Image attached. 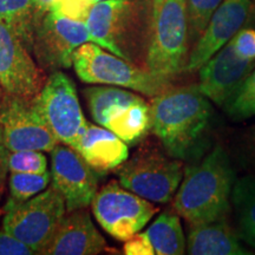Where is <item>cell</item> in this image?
<instances>
[{
    "label": "cell",
    "mask_w": 255,
    "mask_h": 255,
    "mask_svg": "<svg viewBox=\"0 0 255 255\" xmlns=\"http://www.w3.org/2000/svg\"><path fill=\"white\" fill-rule=\"evenodd\" d=\"M124 254L127 255H154L155 251L146 233H136L124 244Z\"/></svg>",
    "instance_id": "30"
},
{
    "label": "cell",
    "mask_w": 255,
    "mask_h": 255,
    "mask_svg": "<svg viewBox=\"0 0 255 255\" xmlns=\"http://www.w3.org/2000/svg\"><path fill=\"white\" fill-rule=\"evenodd\" d=\"M98 124L133 145L151 131V107L141 96L129 91L105 111Z\"/></svg>",
    "instance_id": "18"
},
{
    "label": "cell",
    "mask_w": 255,
    "mask_h": 255,
    "mask_svg": "<svg viewBox=\"0 0 255 255\" xmlns=\"http://www.w3.org/2000/svg\"><path fill=\"white\" fill-rule=\"evenodd\" d=\"M9 173L44 174L47 171L46 156L40 150L8 151Z\"/></svg>",
    "instance_id": "26"
},
{
    "label": "cell",
    "mask_w": 255,
    "mask_h": 255,
    "mask_svg": "<svg viewBox=\"0 0 255 255\" xmlns=\"http://www.w3.org/2000/svg\"><path fill=\"white\" fill-rule=\"evenodd\" d=\"M33 98L5 91L2 94L0 102V127L8 151L50 152L59 143L46 127Z\"/></svg>",
    "instance_id": "11"
},
{
    "label": "cell",
    "mask_w": 255,
    "mask_h": 255,
    "mask_svg": "<svg viewBox=\"0 0 255 255\" xmlns=\"http://www.w3.org/2000/svg\"><path fill=\"white\" fill-rule=\"evenodd\" d=\"M186 251L190 255H248L238 232L226 219L189 225Z\"/></svg>",
    "instance_id": "19"
},
{
    "label": "cell",
    "mask_w": 255,
    "mask_h": 255,
    "mask_svg": "<svg viewBox=\"0 0 255 255\" xmlns=\"http://www.w3.org/2000/svg\"><path fill=\"white\" fill-rule=\"evenodd\" d=\"M38 1H39L41 8H43L44 11L49 12L51 7H52V5L55 4L56 0H38Z\"/></svg>",
    "instance_id": "32"
},
{
    "label": "cell",
    "mask_w": 255,
    "mask_h": 255,
    "mask_svg": "<svg viewBox=\"0 0 255 255\" xmlns=\"http://www.w3.org/2000/svg\"><path fill=\"white\" fill-rule=\"evenodd\" d=\"M2 94H4V90H0V102H1V98H2Z\"/></svg>",
    "instance_id": "33"
},
{
    "label": "cell",
    "mask_w": 255,
    "mask_h": 255,
    "mask_svg": "<svg viewBox=\"0 0 255 255\" xmlns=\"http://www.w3.org/2000/svg\"><path fill=\"white\" fill-rule=\"evenodd\" d=\"M238 55L244 59L255 60V31L252 28H241L240 31L232 38Z\"/></svg>",
    "instance_id": "28"
},
{
    "label": "cell",
    "mask_w": 255,
    "mask_h": 255,
    "mask_svg": "<svg viewBox=\"0 0 255 255\" xmlns=\"http://www.w3.org/2000/svg\"><path fill=\"white\" fill-rule=\"evenodd\" d=\"M51 152L52 186L65 200L66 210L87 208L98 189V174L79 152L68 144L59 143Z\"/></svg>",
    "instance_id": "13"
},
{
    "label": "cell",
    "mask_w": 255,
    "mask_h": 255,
    "mask_svg": "<svg viewBox=\"0 0 255 255\" xmlns=\"http://www.w3.org/2000/svg\"><path fill=\"white\" fill-rule=\"evenodd\" d=\"M255 68V60L241 58L232 40L199 69L200 91L219 107H225Z\"/></svg>",
    "instance_id": "15"
},
{
    "label": "cell",
    "mask_w": 255,
    "mask_h": 255,
    "mask_svg": "<svg viewBox=\"0 0 255 255\" xmlns=\"http://www.w3.org/2000/svg\"><path fill=\"white\" fill-rule=\"evenodd\" d=\"M72 65L82 82L129 89L151 98L171 87L169 79L109 53L95 43L79 46L73 53Z\"/></svg>",
    "instance_id": "5"
},
{
    "label": "cell",
    "mask_w": 255,
    "mask_h": 255,
    "mask_svg": "<svg viewBox=\"0 0 255 255\" xmlns=\"http://www.w3.org/2000/svg\"><path fill=\"white\" fill-rule=\"evenodd\" d=\"M95 4L94 0H56L50 11L85 23L89 12Z\"/></svg>",
    "instance_id": "27"
},
{
    "label": "cell",
    "mask_w": 255,
    "mask_h": 255,
    "mask_svg": "<svg viewBox=\"0 0 255 255\" xmlns=\"http://www.w3.org/2000/svg\"><path fill=\"white\" fill-rule=\"evenodd\" d=\"M151 131L171 157L187 161L205 149L213 109L197 85L174 88L152 97Z\"/></svg>",
    "instance_id": "1"
},
{
    "label": "cell",
    "mask_w": 255,
    "mask_h": 255,
    "mask_svg": "<svg viewBox=\"0 0 255 255\" xmlns=\"http://www.w3.org/2000/svg\"><path fill=\"white\" fill-rule=\"evenodd\" d=\"M45 14L38 0H0V19L15 32L31 53L34 32Z\"/></svg>",
    "instance_id": "20"
},
{
    "label": "cell",
    "mask_w": 255,
    "mask_h": 255,
    "mask_svg": "<svg viewBox=\"0 0 255 255\" xmlns=\"http://www.w3.org/2000/svg\"><path fill=\"white\" fill-rule=\"evenodd\" d=\"M222 0H186L189 44H195Z\"/></svg>",
    "instance_id": "25"
},
{
    "label": "cell",
    "mask_w": 255,
    "mask_h": 255,
    "mask_svg": "<svg viewBox=\"0 0 255 255\" xmlns=\"http://www.w3.org/2000/svg\"><path fill=\"white\" fill-rule=\"evenodd\" d=\"M231 203L238 235L241 241L255 248V176L248 175L235 181Z\"/></svg>",
    "instance_id": "21"
},
{
    "label": "cell",
    "mask_w": 255,
    "mask_h": 255,
    "mask_svg": "<svg viewBox=\"0 0 255 255\" xmlns=\"http://www.w3.org/2000/svg\"><path fill=\"white\" fill-rule=\"evenodd\" d=\"M46 82L45 72L31 57L15 32L0 19V87L5 92L34 97Z\"/></svg>",
    "instance_id": "12"
},
{
    "label": "cell",
    "mask_w": 255,
    "mask_h": 255,
    "mask_svg": "<svg viewBox=\"0 0 255 255\" xmlns=\"http://www.w3.org/2000/svg\"><path fill=\"white\" fill-rule=\"evenodd\" d=\"M105 239L85 208L64 215L43 255H95L104 251Z\"/></svg>",
    "instance_id": "16"
},
{
    "label": "cell",
    "mask_w": 255,
    "mask_h": 255,
    "mask_svg": "<svg viewBox=\"0 0 255 255\" xmlns=\"http://www.w3.org/2000/svg\"><path fill=\"white\" fill-rule=\"evenodd\" d=\"M188 47L186 0H149L144 68L170 81L184 71Z\"/></svg>",
    "instance_id": "4"
},
{
    "label": "cell",
    "mask_w": 255,
    "mask_h": 255,
    "mask_svg": "<svg viewBox=\"0 0 255 255\" xmlns=\"http://www.w3.org/2000/svg\"><path fill=\"white\" fill-rule=\"evenodd\" d=\"M85 43L97 44L84 21L46 12L34 32L32 53L44 72L71 68L73 53Z\"/></svg>",
    "instance_id": "9"
},
{
    "label": "cell",
    "mask_w": 255,
    "mask_h": 255,
    "mask_svg": "<svg viewBox=\"0 0 255 255\" xmlns=\"http://www.w3.org/2000/svg\"><path fill=\"white\" fill-rule=\"evenodd\" d=\"M72 148L98 175L115 170L129 157L126 142L107 128L95 126L88 121Z\"/></svg>",
    "instance_id": "17"
},
{
    "label": "cell",
    "mask_w": 255,
    "mask_h": 255,
    "mask_svg": "<svg viewBox=\"0 0 255 255\" xmlns=\"http://www.w3.org/2000/svg\"><path fill=\"white\" fill-rule=\"evenodd\" d=\"M148 23L149 0L98 1L85 20L98 45L142 68L145 63Z\"/></svg>",
    "instance_id": "3"
},
{
    "label": "cell",
    "mask_w": 255,
    "mask_h": 255,
    "mask_svg": "<svg viewBox=\"0 0 255 255\" xmlns=\"http://www.w3.org/2000/svg\"><path fill=\"white\" fill-rule=\"evenodd\" d=\"M33 100L46 127L58 142L75 145L87 120L72 79L62 71L52 72Z\"/></svg>",
    "instance_id": "10"
},
{
    "label": "cell",
    "mask_w": 255,
    "mask_h": 255,
    "mask_svg": "<svg viewBox=\"0 0 255 255\" xmlns=\"http://www.w3.org/2000/svg\"><path fill=\"white\" fill-rule=\"evenodd\" d=\"M251 0H223L191 49L184 71H197L254 17Z\"/></svg>",
    "instance_id": "14"
},
{
    "label": "cell",
    "mask_w": 255,
    "mask_h": 255,
    "mask_svg": "<svg viewBox=\"0 0 255 255\" xmlns=\"http://www.w3.org/2000/svg\"><path fill=\"white\" fill-rule=\"evenodd\" d=\"M36 254L25 242L19 240L4 228L0 231V255H33Z\"/></svg>",
    "instance_id": "29"
},
{
    "label": "cell",
    "mask_w": 255,
    "mask_h": 255,
    "mask_svg": "<svg viewBox=\"0 0 255 255\" xmlns=\"http://www.w3.org/2000/svg\"><path fill=\"white\" fill-rule=\"evenodd\" d=\"M95 2H98V1H103V0H94Z\"/></svg>",
    "instance_id": "34"
},
{
    "label": "cell",
    "mask_w": 255,
    "mask_h": 255,
    "mask_svg": "<svg viewBox=\"0 0 255 255\" xmlns=\"http://www.w3.org/2000/svg\"><path fill=\"white\" fill-rule=\"evenodd\" d=\"M66 212L63 195L51 184L30 200L6 210L2 228L25 242L34 253L41 254Z\"/></svg>",
    "instance_id": "7"
},
{
    "label": "cell",
    "mask_w": 255,
    "mask_h": 255,
    "mask_svg": "<svg viewBox=\"0 0 255 255\" xmlns=\"http://www.w3.org/2000/svg\"><path fill=\"white\" fill-rule=\"evenodd\" d=\"M157 255H181L186 251L180 215L176 212L162 213L145 231Z\"/></svg>",
    "instance_id": "22"
},
{
    "label": "cell",
    "mask_w": 255,
    "mask_h": 255,
    "mask_svg": "<svg viewBox=\"0 0 255 255\" xmlns=\"http://www.w3.org/2000/svg\"><path fill=\"white\" fill-rule=\"evenodd\" d=\"M8 149L6 146L4 133H2L1 127H0V190H1L2 186H4L6 175L8 171Z\"/></svg>",
    "instance_id": "31"
},
{
    "label": "cell",
    "mask_w": 255,
    "mask_h": 255,
    "mask_svg": "<svg viewBox=\"0 0 255 255\" xmlns=\"http://www.w3.org/2000/svg\"><path fill=\"white\" fill-rule=\"evenodd\" d=\"M223 109L233 120L237 121L255 116V68Z\"/></svg>",
    "instance_id": "24"
},
{
    "label": "cell",
    "mask_w": 255,
    "mask_h": 255,
    "mask_svg": "<svg viewBox=\"0 0 255 255\" xmlns=\"http://www.w3.org/2000/svg\"><path fill=\"white\" fill-rule=\"evenodd\" d=\"M91 208L101 227L119 241L129 240L141 232L158 212L151 201L126 189L117 181L97 190Z\"/></svg>",
    "instance_id": "8"
},
{
    "label": "cell",
    "mask_w": 255,
    "mask_h": 255,
    "mask_svg": "<svg viewBox=\"0 0 255 255\" xmlns=\"http://www.w3.org/2000/svg\"><path fill=\"white\" fill-rule=\"evenodd\" d=\"M51 174L11 173L9 176V199L4 207V212L13 208L19 203L30 200L49 187Z\"/></svg>",
    "instance_id": "23"
},
{
    "label": "cell",
    "mask_w": 255,
    "mask_h": 255,
    "mask_svg": "<svg viewBox=\"0 0 255 255\" xmlns=\"http://www.w3.org/2000/svg\"><path fill=\"white\" fill-rule=\"evenodd\" d=\"M120 184L143 199L167 203L183 177L182 162L155 150H139L116 168Z\"/></svg>",
    "instance_id": "6"
},
{
    "label": "cell",
    "mask_w": 255,
    "mask_h": 255,
    "mask_svg": "<svg viewBox=\"0 0 255 255\" xmlns=\"http://www.w3.org/2000/svg\"><path fill=\"white\" fill-rule=\"evenodd\" d=\"M182 178L173 207L188 225L227 218L235 173L221 145H216L197 164L188 167Z\"/></svg>",
    "instance_id": "2"
}]
</instances>
